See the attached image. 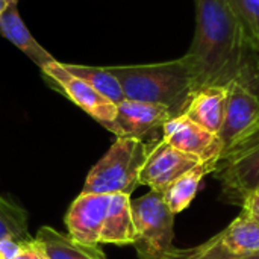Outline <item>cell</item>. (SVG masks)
Here are the masks:
<instances>
[{
	"instance_id": "23",
	"label": "cell",
	"mask_w": 259,
	"mask_h": 259,
	"mask_svg": "<svg viewBox=\"0 0 259 259\" xmlns=\"http://www.w3.org/2000/svg\"><path fill=\"white\" fill-rule=\"evenodd\" d=\"M24 241L17 240H0V259H15Z\"/></svg>"
},
{
	"instance_id": "27",
	"label": "cell",
	"mask_w": 259,
	"mask_h": 259,
	"mask_svg": "<svg viewBox=\"0 0 259 259\" xmlns=\"http://www.w3.org/2000/svg\"><path fill=\"white\" fill-rule=\"evenodd\" d=\"M6 6H8V2H6V0H0V14L5 11V8H6Z\"/></svg>"
},
{
	"instance_id": "30",
	"label": "cell",
	"mask_w": 259,
	"mask_h": 259,
	"mask_svg": "<svg viewBox=\"0 0 259 259\" xmlns=\"http://www.w3.org/2000/svg\"><path fill=\"white\" fill-rule=\"evenodd\" d=\"M256 193H259V190H258V191H256Z\"/></svg>"
},
{
	"instance_id": "26",
	"label": "cell",
	"mask_w": 259,
	"mask_h": 259,
	"mask_svg": "<svg viewBox=\"0 0 259 259\" xmlns=\"http://www.w3.org/2000/svg\"><path fill=\"white\" fill-rule=\"evenodd\" d=\"M235 259H259V252H255V253H250V255L240 256V258H235Z\"/></svg>"
},
{
	"instance_id": "4",
	"label": "cell",
	"mask_w": 259,
	"mask_h": 259,
	"mask_svg": "<svg viewBox=\"0 0 259 259\" xmlns=\"http://www.w3.org/2000/svg\"><path fill=\"white\" fill-rule=\"evenodd\" d=\"M132 212L137 226L134 247L140 259H173L175 246V214L156 191H149L132 200Z\"/></svg>"
},
{
	"instance_id": "8",
	"label": "cell",
	"mask_w": 259,
	"mask_h": 259,
	"mask_svg": "<svg viewBox=\"0 0 259 259\" xmlns=\"http://www.w3.org/2000/svg\"><path fill=\"white\" fill-rule=\"evenodd\" d=\"M197 164V159L178 150L161 138L147 153L146 162L140 173V185H146L150 191L162 194L178 178Z\"/></svg>"
},
{
	"instance_id": "17",
	"label": "cell",
	"mask_w": 259,
	"mask_h": 259,
	"mask_svg": "<svg viewBox=\"0 0 259 259\" xmlns=\"http://www.w3.org/2000/svg\"><path fill=\"white\" fill-rule=\"evenodd\" d=\"M220 164L215 162H199L181 178H178L164 193V200L175 215L184 212L196 199L199 187L206 175L215 173Z\"/></svg>"
},
{
	"instance_id": "2",
	"label": "cell",
	"mask_w": 259,
	"mask_h": 259,
	"mask_svg": "<svg viewBox=\"0 0 259 259\" xmlns=\"http://www.w3.org/2000/svg\"><path fill=\"white\" fill-rule=\"evenodd\" d=\"M108 68L118 79L127 100L162 105L173 117L182 114L194 93L191 70L184 56L167 62Z\"/></svg>"
},
{
	"instance_id": "12",
	"label": "cell",
	"mask_w": 259,
	"mask_h": 259,
	"mask_svg": "<svg viewBox=\"0 0 259 259\" xmlns=\"http://www.w3.org/2000/svg\"><path fill=\"white\" fill-rule=\"evenodd\" d=\"M215 259H235L259 252V223L241 211L220 234L208 240Z\"/></svg>"
},
{
	"instance_id": "22",
	"label": "cell",
	"mask_w": 259,
	"mask_h": 259,
	"mask_svg": "<svg viewBox=\"0 0 259 259\" xmlns=\"http://www.w3.org/2000/svg\"><path fill=\"white\" fill-rule=\"evenodd\" d=\"M259 141V123L256 124V127L249 134V135H246L237 146H234L225 156H223V161L226 159V158H229V156H232V155H235V153H240V152H243V150H246V149H249V147H252L253 144H256ZM222 161V162H223Z\"/></svg>"
},
{
	"instance_id": "5",
	"label": "cell",
	"mask_w": 259,
	"mask_h": 259,
	"mask_svg": "<svg viewBox=\"0 0 259 259\" xmlns=\"http://www.w3.org/2000/svg\"><path fill=\"white\" fill-rule=\"evenodd\" d=\"M162 140L199 162H215L222 165L225 153L222 138L185 115L171 117L164 124Z\"/></svg>"
},
{
	"instance_id": "10",
	"label": "cell",
	"mask_w": 259,
	"mask_h": 259,
	"mask_svg": "<svg viewBox=\"0 0 259 259\" xmlns=\"http://www.w3.org/2000/svg\"><path fill=\"white\" fill-rule=\"evenodd\" d=\"M217 171L226 200L241 206L247 196L259 190V143L226 158Z\"/></svg>"
},
{
	"instance_id": "19",
	"label": "cell",
	"mask_w": 259,
	"mask_h": 259,
	"mask_svg": "<svg viewBox=\"0 0 259 259\" xmlns=\"http://www.w3.org/2000/svg\"><path fill=\"white\" fill-rule=\"evenodd\" d=\"M29 241V217L23 206L0 196V240Z\"/></svg>"
},
{
	"instance_id": "28",
	"label": "cell",
	"mask_w": 259,
	"mask_h": 259,
	"mask_svg": "<svg viewBox=\"0 0 259 259\" xmlns=\"http://www.w3.org/2000/svg\"><path fill=\"white\" fill-rule=\"evenodd\" d=\"M8 3H17V0H6Z\"/></svg>"
},
{
	"instance_id": "21",
	"label": "cell",
	"mask_w": 259,
	"mask_h": 259,
	"mask_svg": "<svg viewBox=\"0 0 259 259\" xmlns=\"http://www.w3.org/2000/svg\"><path fill=\"white\" fill-rule=\"evenodd\" d=\"M240 80H243L259 99V58H247Z\"/></svg>"
},
{
	"instance_id": "14",
	"label": "cell",
	"mask_w": 259,
	"mask_h": 259,
	"mask_svg": "<svg viewBox=\"0 0 259 259\" xmlns=\"http://www.w3.org/2000/svg\"><path fill=\"white\" fill-rule=\"evenodd\" d=\"M0 33L18 47L32 62L41 70L56 61L29 32L23 18L18 14L17 3H8L5 11L0 14Z\"/></svg>"
},
{
	"instance_id": "13",
	"label": "cell",
	"mask_w": 259,
	"mask_h": 259,
	"mask_svg": "<svg viewBox=\"0 0 259 259\" xmlns=\"http://www.w3.org/2000/svg\"><path fill=\"white\" fill-rule=\"evenodd\" d=\"M228 103V85H211L196 90L181 115L188 117L209 132L220 134Z\"/></svg>"
},
{
	"instance_id": "3",
	"label": "cell",
	"mask_w": 259,
	"mask_h": 259,
	"mask_svg": "<svg viewBox=\"0 0 259 259\" xmlns=\"http://www.w3.org/2000/svg\"><path fill=\"white\" fill-rule=\"evenodd\" d=\"M152 144L144 140L117 137L105 156L90 170L82 193L127 194L140 185V173Z\"/></svg>"
},
{
	"instance_id": "29",
	"label": "cell",
	"mask_w": 259,
	"mask_h": 259,
	"mask_svg": "<svg viewBox=\"0 0 259 259\" xmlns=\"http://www.w3.org/2000/svg\"><path fill=\"white\" fill-rule=\"evenodd\" d=\"M258 143H259V141H258ZM253 146H255V144H253ZM249 149H250V147H249ZM246 150H247V149H246ZM243 152H244V150H243ZM235 155H237V153H235Z\"/></svg>"
},
{
	"instance_id": "24",
	"label": "cell",
	"mask_w": 259,
	"mask_h": 259,
	"mask_svg": "<svg viewBox=\"0 0 259 259\" xmlns=\"http://www.w3.org/2000/svg\"><path fill=\"white\" fill-rule=\"evenodd\" d=\"M15 259H44V255L32 238V240L23 243V246H21V249H20Z\"/></svg>"
},
{
	"instance_id": "11",
	"label": "cell",
	"mask_w": 259,
	"mask_h": 259,
	"mask_svg": "<svg viewBox=\"0 0 259 259\" xmlns=\"http://www.w3.org/2000/svg\"><path fill=\"white\" fill-rule=\"evenodd\" d=\"M173 117L168 108L155 103L123 100L117 105V115L108 127L115 137L143 140L146 135L162 129L164 124Z\"/></svg>"
},
{
	"instance_id": "20",
	"label": "cell",
	"mask_w": 259,
	"mask_h": 259,
	"mask_svg": "<svg viewBox=\"0 0 259 259\" xmlns=\"http://www.w3.org/2000/svg\"><path fill=\"white\" fill-rule=\"evenodd\" d=\"M249 49V58H259V0H228Z\"/></svg>"
},
{
	"instance_id": "16",
	"label": "cell",
	"mask_w": 259,
	"mask_h": 259,
	"mask_svg": "<svg viewBox=\"0 0 259 259\" xmlns=\"http://www.w3.org/2000/svg\"><path fill=\"white\" fill-rule=\"evenodd\" d=\"M137 241L132 200L127 194H111L109 209L100 235V244L129 246Z\"/></svg>"
},
{
	"instance_id": "15",
	"label": "cell",
	"mask_w": 259,
	"mask_h": 259,
	"mask_svg": "<svg viewBox=\"0 0 259 259\" xmlns=\"http://www.w3.org/2000/svg\"><path fill=\"white\" fill-rule=\"evenodd\" d=\"M33 241L46 259H106L99 244L79 243L50 226L39 228Z\"/></svg>"
},
{
	"instance_id": "25",
	"label": "cell",
	"mask_w": 259,
	"mask_h": 259,
	"mask_svg": "<svg viewBox=\"0 0 259 259\" xmlns=\"http://www.w3.org/2000/svg\"><path fill=\"white\" fill-rule=\"evenodd\" d=\"M241 208L244 214H247L250 219H253L259 223V193H253L247 196L244 202L241 203Z\"/></svg>"
},
{
	"instance_id": "7",
	"label": "cell",
	"mask_w": 259,
	"mask_h": 259,
	"mask_svg": "<svg viewBox=\"0 0 259 259\" xmlns=\"http://www.w3.org/2000/svg\"><path fill=\"white\" fill-rule=\"evenodd\" d=\"M259 123V99L240 79L228 85V103L219 137L225 144L223 156L249 135ZM223 161V159H222Z\"/></svg>"
},
{
	"instance_id": "31",
	"label": "cell",
	"mask_w": 259,
	"mask_h": 259,
	"mask_svg": "<svg viewBox=\"0 0 259 259\" xmlns=\"http://www.w3.org/2000/svg\"><path fill=\"white\" fill-rule=\"evenodd\" d=\"M44 259H46V256H44Z\"/></svg>"
},
{
	"instance_id": "9",
	"label": "cell",
	"mask_w": 259,
	"mask_h": 259,
	"mask_svg": "<svg viewBox=\"0 0 259 259\" xmlns=\"http://www.w3.org/2000/svg\"><path fill=\"white\" fill-rule=\"evenodd\" d=\"M109 202L111 194L80 193L65 214L68 235L83 244H100Z\"/></svg>"
},
{
	"instance_id": "1",
	"label": "cell",
	"mask_w": 259,
	"mask_h": 259,
	"mask_svg": "<svg viewBox=\"0 0 259 259\" xmlns=\"http://www.w3.org/2000/svg\"><path fill=\"white\" fill-rule=\"evenodd\" d=\"M196 32L187 59L194 91L240 79L249 58L243 29L228 0H194Z\"/></svg>"
},
{
	"instance_id": "18",
	"label": "cell",
	"mask_w": 259,
	"mask_h": 259,
	"mask_svg": "<svg viewBox=\"0 0 259 259\" xmlns=\"http://www.w3.org/2000/svg\"><path fill=\"white\" fill-rule=\"evenodd\" d=\"M64 65L71 74L90 83L94 90H97L102 96L109 99L112 103L120 105L123 100H126L118 79L109 71L108 67L102 68V67L76 65V64H64Z\"/></svg>"
},
{
	"instance_id": "6",
	"label": "cell",
	"mask_w": 259,
	"mask_h": 259,
	"mask_svg": "<svg viewBox=\"0 0 259 259\" xmlns=\"http://www.w3.org/2000/svg\"><path fill=\"white\" fill-rule=\"evenodd\" d=\"M50 80H53L58 88L82 111L93 117L103 127H109L117 115V105L109 99L102 96L85 80L71 74L64 64L53 61L41 70Z\"/></svg>"
}]
</instances>
